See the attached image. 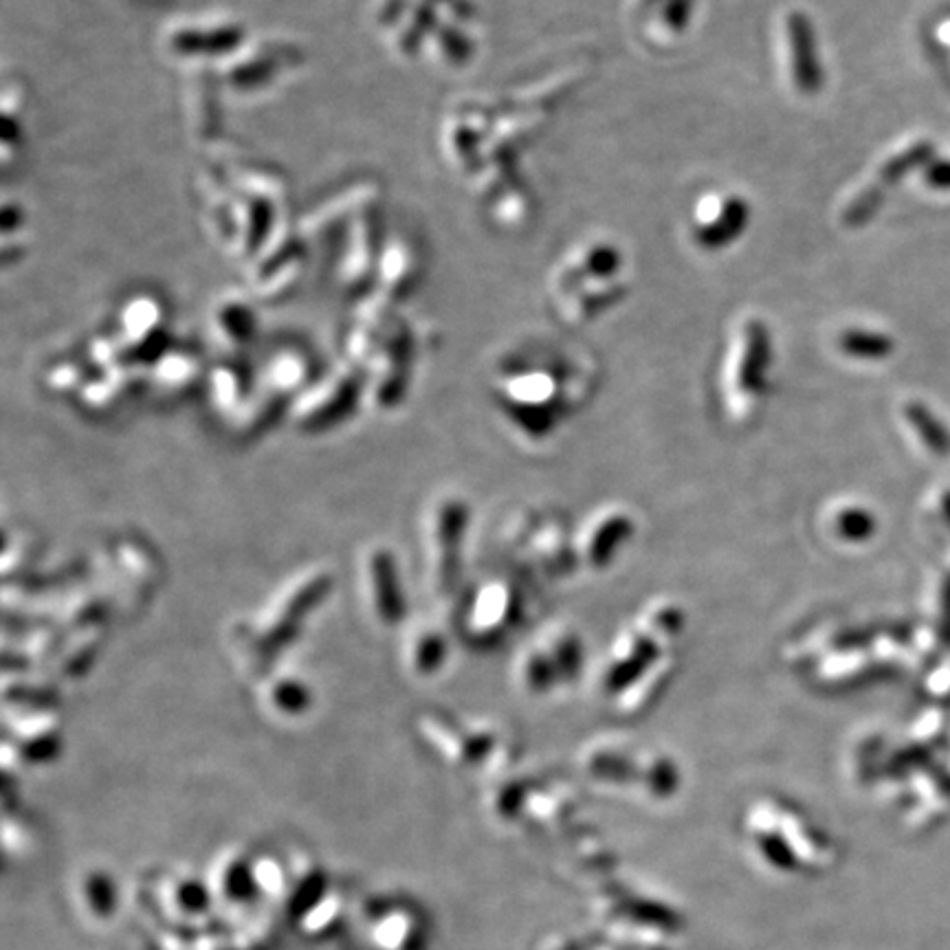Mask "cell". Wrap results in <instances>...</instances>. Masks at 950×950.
Instances as JSON below:
<instances>
[{
  "instance_id": "cell-2",
  "label": "cell",
  "mask_w": 950,
  "mask_h": 950,
  "mask_svg": "<svg viewBox=\"0 0 950 950\" xmlns=\"http://www.w3.org/2000/svg\"><path fill=\"white\" fill-rule=\"evenodd\" d=\"M333 587V572L327 565H308L286 579L262 607L255 618L238 633L236 648L251 650L249 661L266 665V661L295 641L301 625L320 607Z\"/></svg>"
},
{
  "instance_id": "cell-5",
  "label": "cell",
  "mask_w": 950,
  "mask_h": 950,
  "mask_svg": "<svg viewBox=\"0 0 950 950\" xmlns=\"http://www.w3.org/2000/svg\"><path fill=\"white\" fill-rule=\"evenodd\" d=\"M471 508L460 495H440L425 519L430 583L438 596H451L462 574V550Z\"/></svg>"
},
{
  "instance_id": "cell-30",
  "label": "cell",
  "mask_w": 950,
  "mask_h": 950,
  "mask_svg": "<svg viewBox=\"0 0 950 950\" xmlns=\"http://www.w3.org/2000/svg\"><path fill=\"white\" fill-rule=\"evenodd\" d=\"M939 631H941L943 641L950 643V579L946 583L943 598H941V625H939Z\"/></svg>"
},
{
  "instance_id": "cell-27",
  "label": "cell",
  "mask_w": 950,
  "mask_h": 950,
  "mask_svg": "<svg viewBox=\"0 0 950 950\" xmlns=\"http://www.w3.org/2000/svg\"><path fill=\"white\" fill-rule=\"evenodd\" d=\"M34 539L27 535H16V539H5V552H3V574L10 581L12 574H21L32 557H34Z\"/></svg>"
},
{
  "instance_id": "cell-18",
  "label": "cell",
  "mask_w": 950,
  "mask_h": 950,
  "mask_svg": "<svg viewBox=\"0 0 950 950\" xmlns=\"http://www.w3.org/2000/svg\"><path fill=\"white\" fill-rule=\"evenodd\" d=\"M104 645V627L93 625L87 629H78L71 633V639L62 643L58 654L60 674L67 678L84 676L95 663L100 650Z\"/></svg>"
},
{
  "instance_id": "cell-1",
  "label": "cell",
  "mask_w": 950,
  "mask_h": 950,
  "mask_svg": "<svg viewBox=\"0 0 950 950\" xmlns=\"http://www.w3.org/2000/svg\"><path fill=\"white\" fill-rule=\"evenodd\" d=\"M687 620L676 598L659 596L616 633L596 683L620 716H641L663 698L678 672Z\"/></svg>"
},
{
  "instance_id": "cell-14",
  "label": "cell",
  "mask_w": 950,
  "mask_h": 950,
  "mask_svg": "<svg viewBox=\"0 0 950 950\" xmlns=\"http://www.w3.org/2000/svg\"><path fill=\"white\" fill-rule=\"evenodd\" d=\"M8 729L12 731V744L23 759L51 757L60 744V718L49 709H27L8 713Z\"/></svg>"
},
{
  "instance_id": "cell-26",
  "label": "cell",
  "mask_w": 950,
  "mask_h": 950,
  "mask_svg": "<svg viewBox=\"0 0 950 950\" xmlns=\"http://www.w3.org/2000/svg\"><path fill=\"white\" fill-rule=\"evenodd\" d=\"M410 917L403 911L388 913L373 928V939L384 950H399L410 939Z\"/></svg>"
},
{
  "instance_id": "cell-22",
  "label": "cell",
  "mask_w": 950,
  "mask_h": 950,
  "mask_svg": "<svg viewBox=\"0 0 950 950\" xmlns=\"http://www.w3.org/2000/svg\"><path fill=\"white\" fill-rule=\"evenodd\" d=\"M104 614V600L93 590L73 592L60 607V625L71 633L78 629H87L93 625H102L100 618Z\"/></svg>"
},
{
  "instance_id": "cell-11",
  "label": "cell",
  "mask_w": 950,
  "mask_h": 950,
  "mask_svg": "<svg viewBox=\"0 0 950 950\" xmlns=\"http://www.w3.org/2000/svg\"><path fill=\"white\" fill-rule=\"evenodd\" d=\"M416 726L425 742L449 764L467 766L478 762V744L471 720H456L443 711L419 716Z\"/></svg>"
},
{
  "instance_id": "cell-12",
  "label": "cell",
  "mask_w": 950,
  "mask_h": 950,
  "mask_svg": "<svg viewBox=\"0 0 950 950\" xmlns=\"http://www.w3.org/2000/svg\"><path fill=\"white\" fill-rule=\"evenodd\" d=\"M783 38L790 80L801 95H814L821 87V67L812 23L801 12H788L783 19Z\"/></svg>"
},
{
  "instance_id": "cell-6",
  "label": "cell",
  "mask_w": 950,
  "mask_h": 950,
  "mask_svg": "<svg viewBox=\"0 0 950 950\" xmlns=\"http://www.w3.org/2000/svg\"><path fill=\"white\" fill-rule=\"evenodd\" d=\"M524 618V598L508 579H489L467 598L460 631L469 645L491 650L506 641Z\"/></svg>"
},
{
  "instance_id": "cell-10",
  "label": "cell",
  "mask_w": 950,
  "mask_h": 950,
  "mask_svg": "<svg viewBox=\"0 0 950 950\" xmlns=\"http://www.w3.org/2000/svg\"><path fill=\"white\" fill-rule=\"evenodd\" d=\"M353 370L355 368L337 370L333 377L306 390L293 408L295 423L304 430L317 432L342 421L355 405L359 392V381Z\"/></svg>"
},
{
  "instance_id": "cell-8",
  "label": "cell",
  "mask_w": 950,
  "mask_h": 950,
  "mask_svg": "<svg viewBox=\"0 0 950 950\" xmlns=\"http://www.w3.org/2000/svg\"><path fill=\"white\" fill-rule=\"evenodd\" d=\"M639 535V519L631 508L607 504L596 508L574 537L576 570L603 574L611 570Z\"/></svg>"
},
{
  "instance_id": "cell-24",
  "label": "cell",
  "mask_w": 950,
  "mask_h": 950,
  "mask_svg": "<svg viewBox=\"0 0 950 950\" xmlns=\"http://www.w3.org/2000/svg\"><path fill=\"white\" fill-rule=\"evenodd\" d=\"M904 419L908 423V427L917 434L919 443L932 451V454H948L950 449V438L946 434V430L939 425V421L922 405V403H908L904 408Z\"/></svg>"
},
{
  "instance_id": "cell-16",
  "label": "cell",
  "mask_w": 950,
  "mask_h": 950,
  "mask_svg": "<svg viewBox=\"0 0 950 950\" xmlns=\"http://www.w3.org/2000/svg\"><path fill=\"white\" fill-rule=\"evenodd\" d=\"M821 530L838 546H860L878 533V519L858 502L834 500L821 511Z\"/></svg>"
},
{
  "instance_id": "cell-29",
  "label": "cell",
  "mask_w": 950,
  "mask_h": 950,
  "mask_svg": "<svg viewBox=\"0 0 950 950\" xmlns=\"http://www.w3.org/2000/svg\"><path fill=\"white\" fill-rule=\"evenodd\" d=\"M49 386L56 392H71V390H80L87 386L84 384V373L80 366L76 364H65L51 370L49 375Z\"/></svg>"
},
{
  "instance_id": "cell-17",
  "label": "cell",
  "mask_w": 950,
  "mask_h": 950,
  "mask_svg": "<svg viewBox=\"0 0 950 950\" xmlns=\"http://www.w3.org/2000/svg\"><path fill=\"white\" fill-rule=\"evenodd\" d=\"M262 702L279 720L304 718L312 707V691L308 685L288 672L273 674L262 685Z\"/></svg>"
},
{
  "instance_id": "cell-19",
  "label": "cell",
  "mask_w": 950,
  "mask_h": 950,
  "mask_svg": "<svg viewBox=\"0 0 950 950\" xmlns=\"http://www.w3.org/2000/svg\"><path fill=\"white\" fill-rule=\"evenodd\" d=\"M115 563H117L122 576L126 581H130L133 585L141 587V590L154 587L157 576H159V568H157L152 552L144 543L130 541V539L119 541L117 550H115Z\"/></svg>"
},
{
  "instance_id": "cell-9",
  "label": "cell",
  "mask_w": 950,
  "mask_h": 950,
  "mask_svg": "<svg viewBox=\"0 0 950 950\" xmlns=\"http://www.w3.org/2000/svg\"><path fill=\"white\" fill-rule=\"evenodd\" d=\"M362 581L368 609L377 625L392 629L405 620V594L392 548L370 546L362 561Z\"/></svg>"
},
{
  "instance_id": "cell-31",
  "label": "cell",
  "mask_w": 950,
  "mask_h": 950,
  "mask_svg": "<svg viewBox=\"0 0 950 950\" xmlns=\"http://www.w3.org/2000/svg\"><path fill=\"white\" fill-rule=\"evenodd\" d=\"M941 508H943V515H946L948 522H950V491H946V495L941 497Z\"/></svg>"
},
{
  "instance_id": "cell-23",
  "label": "cell",
  "mask_w": 950,
  "mask_h": 950,
  "mask_svg": "<svg viewBox=\"0 0 950 950\" xmlns=\"http://www.w3.org/2000/svg\"><path fill=\"white\" fill-rule=\"evenodd\" d=\"M308 375V366L301 357L288 353V355H279L266 373V386L271 397H284V394H293L297 390H301L304 381Z\"/></svg>"
},
{
  "instance_id": "cell-13",
  "label": "cell",
  "mask_w": 950,
  "mask_h": 950,
  "mask_svg": "<svg viewBox=\"0 0 950 950\" xmlns=\"http://www.w3.org/2000/svg\"><path fill=\"white\" fill-rule=\"evenodd\" d=\"M748 207L735 196H707L698 205L696 236L707 249H722L735 240L746 225Z\"/></svg>"
},
{
  "instance_id": "cell-28",
  "label": "cell",
  "mask_w": 950,
  "mask_h": 950,
  "mask_svg": "<svg viewBox=\"0 0 950 950\" xmlns=\"http://www.w3.org/2000/svg\"><path fill=\"white\" fill-rule=\"evenodd\" d=\"M60 648H62V643L58 639V631L49 629V627H43V629H36L32 633V637L27 639L25 656L30 661H34V663H45V661L58 656Z\"/></svg>"
},
{
  "instance_id": "cell-7",
  "label": "cell",
  "mask_w": 950,
  "mask_h": 950,
  "mask_svg": "<svg viewBox=\"0 0 950 950\" xmlns=\"http://www.w3.org/2000/svg\"><path fill=\"white\" fill-rule=\"evenodd\" d=\"M508 548H517L535 572L559 579L576 570L574 537L568 535L565 522L557 513L528 511L517 515L506 528Z\"/></svg>"
},
{
  "instance_id": "cell-21",
  "label": "cell",
  "mask_w": 950,
  "mask_h": 950,
  "mask_svg": "<svg viewBox=\"0 0 950 950\" xmlns=\"http://www.w3.org/2000/svg\"><path fill=\"white\" fill-rule=\"evenodd\" d=\"M247 379L238 373V368L233 366H225L218 368L211 375V401L216 405V410L220 414H236L240 416L242 410L249 405V394H247Z\"/></svg>"
},
{
  "instance_id": "cell-15",
  "label": "cell",
  "mask_w": 950,
  "mask_h": 950,
  "mask_svg": "<svg viewBox=\"0 0 950 950\" xmlns=\"http://www.w3.org/2000/svg\"><path fill=\"white\" fill-rule=\"evenodd\" d=\"M447 656L449 641L438 625L430 620H419L408 629L403 643V661L412 676L432 678L440 674Z\"/></svg>"
},
{
  "instance_id": "cell-20",
  "label": "cell",
  "mask_w": 950,
  "mask_h": 950,
  "mask_svg": "<svg viewBox=\"0 0 950 950\" xmlns=\"http://www.w3.org/2000/svg\"><path fill=\"white\" fill-rule=\"evenodd\" d=\"M836 348L843 357L856 362H882L891 355L893 342L882 333L865 331V329H847L838 333Z\"/></svg>"
},
{
  "instance_id": "cell-25",
  "label": "cell",
  "mask_w": 950,
  "mask_h": 950,
  "mask_svg": "<svg viewBox=\"0 0 950 950\" xmlns=\"http://www.w3.org/2000/svg\"><path fill=\"white\" fill-rule=\"evenodd\" d=\"M196 370H198L196 359H192L190 355H165L159 359L152 377L159 390L179 392L194 384Z\"/></svg>"
},
{
  "instance_id": "cell-4",
  "label": "cell",
  "mask_w": 950,
  "mask_h": 950,
  "mask_svg": "<svg viewBox=\"0 0 950 950\" xmlns=\"http://www.w3.org/2000/svg\"><path fill=\"white\" fill-rule=\"evenodd\" d=\"M583 669V641L565 622H552L522 650L513 680L528 698H548L570 687Z\"/></svg>"
},
{
  "instance_id": "cell-3",
  "label": "cell",
  "mask_w": 950,
  "mask_h": 950,
  "mask_svg": "<svg viewBox=\"0 0 950 950\" xmlns=\"http://www.w3.org/2000/svg\"><path fill=\"white\" fill-rule=\"evenodd\" d=\"M770 366L772 348L766 324L744 322L731 342L720 388L724 414L735 427L755 425L762 416L770 390Z\"/></svg>"
}]
</instances>
